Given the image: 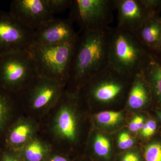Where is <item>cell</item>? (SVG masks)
<instances>
[{"mask_svg": "<svg viewBox=\"0 0 161 161\" xmlns=\"http://www.w3.org/2000/svg\"><path fill=\"white\" fill-rule=\"evenodd\" d=\"M108 28L81 31V34L78 35L68 80L74 83L76 87L83 86L90 78L108 64Z\"/></svg>", "mask_w": 161, "mask_h": 161, "instance_id": "obj_1", "label": "cell"}, {"mask_svg": "<svg viewBox=\"0 0 161 161\" xmlns=\"http://www.w3.org/2000/svg\"><path fill=\"white\" fill-rule=\"evenodd\" d=\"M147 52L134 34L108 28V63L121 74L133 77L140 71Z\"/></svg>", "mask_w": 161, "mask_h": 161, "instance_id": "obj_2", "label": "cell"}, {"mask_svg": "<svg viewBox=\"0 0 161 161\" xmlns=\"http://www.w3.org/2000/svg\"><path fill=\"white\" fill-rule=\"evenodd\" d=\"M75 41L53 45L33 43L29 51L38 75L65 84L68 80Z\"/></svg>", "mask_w": 161, "mask_h": 161, "instance_id": "obj_3", "label": "cell"}, {"mask_svg": "<svg viewBox=\"0 0 161 161\" xmlns=\"http://www.w3.org/2000/svg\"><path fill=\"white\" fill-rule=\"evenodd\" d=\"M38 74L29 50L0 55V87L7 91L26 87Z\"/></svg>", "mask_w": 161, "mask_h": 161, "instance_id": "obj_4", "label": "cell"}, {"mask_svg": "<svg viewBox=\"0 0 161 161\" xmlns=\"http://www.w3.org/2000/svg\"><path fill=\"white\" fill-rule=\"evenodd\" d=\"M69 18L80 31L102 30L109 27L115 9L114 0H72Z\"/></svg>", "mask_w": 161, "mask_h": 161, "instance_id": "obj_5", "label": "cell"}, {"mask_svg": "<svg viewBox=\"0 0 161 161\" xmlns=\"http://www.w3.org/2000/svg\"><path fill=\"white\" fill-rule=\"evenodd\" d=\"M34 32L9 11L0 10V55L29 50L34 43Z\"/></svg>", "mask_w": 161, "mask_h": 161, "instance_id": "obj_6", "label": "cell"}, {"mask_svg": "<svg viewBox=\"0 0 161 161\" xmlns=\"http://www.w3.org/2000/svg\"><path fill=\"white\" fill-rule=\"evenodd\" d=\"M9 12L24 26L34 31L54 18L47 0H14Z\"/></svg>", "mask_w": 161, "mask_h": 161, "instance_id": "obj_7", "label": "cell"}, {"mask_svg": "<svg viewBox=\"0 0 161 161\" xmlns=\"http://www.w3.org/2000/svg\"><path fill=\"white\" fill-rule=\"evenodd\" d=\"M69 19L54 18L35 31L34 43L53 45L75 42L78 36Z\"/></svg>", "mask_w": 161, "mask_h": 161, "instance_id": "obj_8", "label": "cell"}, {"mask_svg": "<svg viewBox=\"0 0 161 161\" xmlns=\"http://www.w3.org/2000/svg\"><path fill=\"white\" fill-rule=\"evenodd\" d=\"M64 86L37 75L24 88L27 89V101L34 109L46 108L59 100L63 95Z\"/></svg>", "mask_w": 161, "mask_h": 161, "instance_id": "obj_9", "label": "cell"}, {"mask_svg": "<svg viewBox=\"0 0 161 161\" xmlns=\"http://www.w3.org/2000/svg\"><path fill=\"white\" fill-rule=\"evenodd\" d=\"M118 29L134 33L149 19L139 0H114Z\"/></svg>", "mask_w": 161, "mask_h": 161, "instance_id": "obj_10", "label": "cell"}, {"mask_svg": "<svg viewBox=\"0 0 161 161\" xmlns=\"http://www.w3.org/2000/svg\"><path fill=\"white\" fill-rule=\"evenodd\" d=\"M141 71L150 86L153 104L161 109V64L158 59L147 52Z\"/></svg>", "mask_w": 161, "mask_h": 161, "instance_id": "obj_11", "label": "cell"}, {"mask_svg": "<svg viewBox=\"0 0 161 161\" xmlns=\"http://www.w3.org/2000/svg\"><path fill=\"white\" fill-rule=\"evenodd\" d=\"M161 27V16L150 17L134 33L136 37L147 52L156 56Z\"/></svg>", "mask_w": 161, "mask_h": 161, "instance_id": "obj_12", "label": "cell"}, {"mask_svg": "<svg viewBox=\"0 0 161 161\" xmlns=\"http://www.w3.org/2000/svg\"><path fill=\"white\" fill-rule=\"evenodd\" d=\"M127 102L130 108L134 109L143 108L153 104L150 86L141 71L132 78Z\"/></svg>", "mask_w": 161, "mask_h": 161, "instance_id": "obj_13", "label": "cell"}, {"mask_svg": "<svg viewBox=\"0 0 161 161\" xmlns=\"http://www.w3.org/2000/svg\"><path fill=\"white\" fill-rule=\"evenodd\" d=\"M58 112L55 128L58 135L68 140H75L76 136V121L70 108L63 104Z\"/></svg>", "mask_w": 161, "mask_h": 161, "instance_id": "obj_14", "label": "cell"}, {"mask_svg": "<svg viewBox=\"0 0 161 161\" xmlns=\"http://www.w3.org/2000/svg\"><path fill=\"white\" fill-rule=\"evenodd\" d=\"M32 132L31 125L27 122H22L12 130L9 135V142L14 146L23 145L29 140Z\"/></svg>", "mask_w": 161, "mask_h": 161, "instance_id": "obj_15", "label": "cell"}, {"mask_svg": "<svg viewBox=\"0 0 161 161\" xmlns=\"http://www.w3.org/2000/svg\"><path fill=\"white\" fill-rule=\"evenodd\" d=\"M46 153V149L40 141L35 140L27 144L24 151L28 161H41Z\"/></svg>", "mask_w": 161, "mask_h": 161, "instance_id": "obj_16", "label": "cell"}, {"mask_svg": "<svg viewBox=\"0 0 161 161\" xmlns=\"http://www.w3.org/2000/svg\"><path fill=\"white\" fill-rule=\"evenodd\" d=\"M145 161H161V138L150 140L144 148Z\"/></svg>", "mask_w": 161, "mask_h": 161, "instance_id": "obj_17", "label": "cell"}, {"mask_svg": "<svg viewBox=\"0 0 161 161\" xmlns=\"http://www.w3.org/2000/svg\"><path fill=\"white\" fill-rule=\"evenodd\" d=\"M6 89H0V132L6 126L8 115L11 98L9 94L5 92Z\"/></svg>", "mask_w": 161, "mask_h": 161, "instance_id": "obj_18", "label": "cell"}, {"mask_svg": "<svg viewBox=\"0 0 161 161\" xmlns=\"http://www.w3.org/2000/svg\"><path fill=\"white\" fill-rule=\"evenodd\" d=\"M94 150L98 156L107 159L109 157L111 145L109 141L104 136L98 134L94 141Z\"/></svg>", "mask_w": 161, "mask_h": 161, "instance_id": "obj_19", "label": "cell"}, {"mask_svg": "<svg viewBox=\"0 0 161 161\" xmlns=\"http://www.w3.org/2000/svg\"><path fill=\"white\" fill-rule=\"evenodd\" d=\"M122 118L121 112L112 111L100 112L96 116V119L99 123L107 126L115 125L120 122Z\"/></svg>", "mask_w": 161, "mask_h": 161, "instance_id": "obj_20", "label": "cell"}, {"mask_svg": "<svg viewBox=\"0 0 161 161\" xmlns=\"http://www.w3.org/2000/svg\"><path fill=\"white\" fill-rule=\"evenodd\" d=\"M158 121L153 118L148 119L141 130L142 137L146 140H150L154 136L158 129Z\"/></svg>", "mask_w": 161, "mask_h": 161, "instance_id": "obj_21", "label": "cell"}, {"mask_svg": "<svg viewBox=\"0 0 161 161\" xmlns=\"http://www.w3.org/2000/svg\"><path fill=\"white\" fill-rule=\"evenodd\" d=\"M47 5L53 15L60 13L69 9L72 0H47Z\"/></svg>", "mask_w": 161, "mask_h": 161, "instance_id": "obj_22", "label": "cell"}, {"mask_svg": "<svg viewBox=\"0 0 161 161\" xmlns=\"http://www.w3.org/2000/svg\"><path fill=\"white\" fill-rule=\"evenodd\" d=\"M139 2L150 17L160 15L161 11V0H139Z\"/></svg>", "mask_w": 161, "mask_h": 161, "instance_id": "obj_23", "label": "cell"}, {"mask_svg": "<svg viewBox=\"0 0 161 161\" xmlns=\"http://www.w3.org/2000/svg\"><path fill=\"white\" fill-rule=\"evenodd\" d=\"M118 146L121 150L129 149L133 146L134 142L130 134L127 132H123L119 136Z\"/></svg>", "mask_w": 161, "mask_h": 161, "instance_id": "obj_24", "label": "cell"}, {"mask_svg": "<svg viewBox=\"0 0 161 161\" xmlns=\"http://www.w3.org/2000/svg\"><path fill=\"white\" fill-rule=\"evenodd\" d=\"M146 121V119L144 116L136 115L130 122L129 125L130 130L133 132H137L142 130Z\"/></svg>", "mask_w": 161, "mask_h": 161, "instance_id": "obj_25", "label": "cell"}, {"mask_svg": "<svg viewBox=\"0 0 161 161\" xmlns=\"http://www.w3.org/2000/svg\"><path fill=\"white\" fill-rule=\"evenodd\" d=\"M120 161H142L140 157L134 152L126 153L121 159Z\"/></svg>", "mask_w": 161, "mask_h": 161, "instance_id": "obj_26", "label": "cell"}, {"mask_svg": "<svg viewBox=\"0 0 161 161\" xmlns=\"http://www.w3.org/2000/svg\"><path fill=\"white\" fill-rule=\"evenodd\" d=\"M161 56V27L160 30V34L159 42L158 51V53L156 57L158 58H159Z\"/></svg>", "mask_w": 161, "mask_h": 161, "instance_id": "obj_27", "label": "cell"}, {"mask_svg": "<svg viewBox=\"0 0 161 161\" xmlns=\"http://www.w3.org/2000/svg\"><path fill=\"white\" fill-rule=\"evenodd\" d=\"M155 113L157 117V119L161 124V109H155Z\"/></svg>", "mask_w": 161, "mask_h": 161, "instance_id": "obj_28", "label": "cell"}, {"mask_svg": "<svg viewBox=\"0 0 161 161\" xmlns=\"http://www.w3.org/2000/svg\"><path fill=\"white\" fill-rule=\"evenodd\" d=\"M51 161H68L66 159L61 156H56L53 158Z\"/></svg>", "mask_w": 161, "mask_h": 161, "instance_id": "obj_29", "label": "cell"}, {"mask_svg": "<svg viewBox=\"0 0 161 161\" xmlns=\"http://www.w3.org/2000/svg\"><path fill=\"white\" fill-rule=\"evenodd\" d=\"M4 161H18L16 159L10 156L6 155L4 157Z\"/></svg>", "mask_w": 161, "mask_h": 161, "instance_id": "obj_30", "label": "cell"}, {"mask_svg": "<svg viewBox=\"0 0 161 161\" xmlns=\"http://www.w3.org/2000/svg\"><path fill=\"white\" fill-rule=\"evenodd\" d=\"M158 59L160 63L161 64V56L159 58H158Z\"/></svg>", "mask_w": 161, "mask_h": 161, "instance_id": "obj_31", "label": "cell"}]
</instances>
